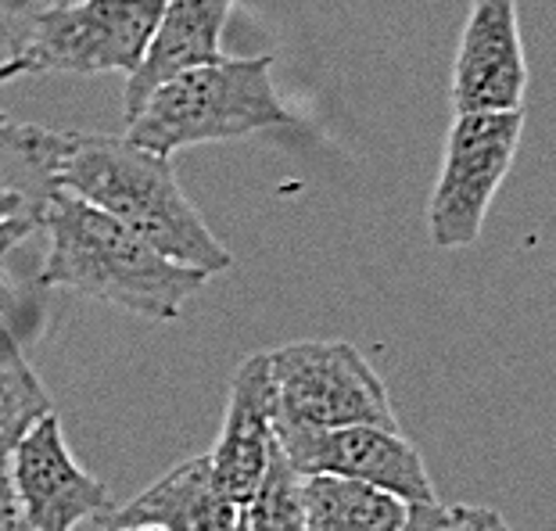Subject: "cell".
Returning <instances> with one entry per match:
<instances>
[{"instance_id": "21", "label": "cell", "mask_w": 556, "mask_h": 531, "mask_svg": "<svg viewBox=\"0 0 556 531\" xmlns=\"http://www.w3.org/2000/svg\"><path fill=\"white\" fill-rule=\"evenodd\" d=\"M18 76H26V65L18 62V58H8L4 65H0V87H4V83H11V79H18ZM0 123H8V112L0 109Z\"/></svg>"}, {"instance_id": "2", "label": "cell", "mask_w": 556, "mask_h": 531, "mask_svg": "<svg viewBox=\"0 0 556 531\" xmlns=\"http://www.w3.org/2000/svg\"><path fill=\"white\" fill-rule=\"evenodd\" d=\"M47 255L37 285L115 305L144 320L169 324L184 302L205 288L208 274L173 263L155 244L79 198L54 191L43 212Z\"/></svg>"}, {"instance_id": "5", "label": "cell", "mask_w": 556, "mask_h": 531, "mask_svg": "<svg viewBox=\"0 0 556 531\" xmlns=\"http://www.w3.org/2000/svg\"><path fill=\"white\" fill-rule=\"evenodd\" d=\"M165 0H68L33 22L15 54L29 73H126L144 62Z\"/></svg>"}, {"instance_id": "3", "label": "cell", "mask_w": 556, "mask_h": 531, "mask_svg": "<svg viewBox=\"0 0 556 531\" xmlns=\"http://www.w3.org/2000/svg\"><path fill=\"white\" fill-rule=\"evenodd\" d=\"M291 123L274 87V58H216L159 83L129 119L126 140L169 159L173 151L252 137Z\"/></svg>"}, {"instance_id": "23", "label": "cell", "mask_w": 556, "mask_h": 531, "mask_svg": "<svg viewBox=\"0 0 556 531\" xmlns=\"http://www.w3.org/2000/svg\"><path fill=\"white\" fill-rule=\"evenodd\" d=\"M0 531H29V528L22 517H15V521H0Z\"/></svg>"}, {"instance_id": "14", "label": "cell", "mask_w": 556, "mask_h": 531, "mask_svg": "<svg viewBox=\"0 0 556 531\" xmlns=\"http://www.w3.org/2000/svg\"><path fill=\"white\" fill-rule=\"evenodd\" d=\"M305 531H402L409 503L366 481L338 475L302 478Z\"/></svg>"}, {"instance_id": "18", "label": "cell", "mask_w": 556, "mask_h": 531, "mask_svg": "<svg viewBox=\"0 0 556 531\" xmlns=\"http://www.w3.org/2000/svg\"><path fill=\"white\" fill-rule=\"evenodd\" d=\"M434 531H514L503 521V514L489 506H448V517Z\"/></svg>"}, {"instance_id": "9", "label": "cell", "mask_w": 556, "mask_h": 531, "mask_svg": "<svg viewBox=\"0 0 556 531\" xmlns=\"http://www.w3.org/2000/svg\"><path fill=\"white\" fill-rule=\"evenodd\" d=\"M453 115L525 112L528 58L517 0H475L453 62Z\"/></svg>"}, {"instance_id": "12", "label": "cell", "mask_w": 556, "mask_h": 531, "mask_svg": "<svg viewBox=\"0 0 556 531\" xmlns=\"http://www.w3.org/2000/svg\"><path fill=\"white\" fill-rule=\"evenodd\" d=\"M241 506H233L216 485L208 456H191L162 475L155 485L134 495L126 506L104 517L101 524H151L162 531H233Z\"/></svg>"}, {"instance_id": "22", "label": "cell", "mask_w": 556, "mask_h": 531, "mask_svg": "<svg viewBox=\"0 0 556 531\" xmlns=\"http://www.w3.org/2000/svg\"><path fill=\"white\" fill-rule=\"evenodd\" d=\"M104 531H162V528H151V524H129V528H119V524H104Z\"/></svg>"}, {"instance_id": "11", "label": "cell", "mask_w": 556, "mask_h": 531, "mask_svg": "<svg viewBox=\"0 0 556 531\" xmlns=\"http://www.w3.org/2000/svg\"><path fill=\"white\" fill-rule=\"evenodd\" d=\"M233 0H165L159 29L151 37L144 62L126 79L123 115L126 123L140 112L159 83L173 79L184 68L208 65L223 58L219 37L227 29Z\"/></svg>"}, {"instance_id": "8", "label": "cell", "mask_w": 556, "mask_h": 531, "mask_svg": "<svg viewBox=\"0 0 556 531\" xmlns=\"http://www.w3.org/2000/svg\"><path fill=\"white\" fill-rule=\"evenodd\" d=\"M277 445L302 478L338 475L392 492L409 506L438 503L424 456L417 445L402 439V431L359 423V428L283 434V439H277Z\"/></svg>"}, {"instance_id": "15", "label": "cell", "mask_w": 556, "mask_h": 531, "mask_svg": "<svg viewBox=\"0 0 556 531\" xmlns=\"http://www.w3.org/2000/svg\"><path fill=\"white\" fill-rule=\"evenodd\" d=\"M26 330L0 320V459H8L18 439L47 413L51 395L26 356Z\"/></svg>"}, {"instance_id": "13", "label": "cell", "mask_w": 556, "mask_h": 531, "mask_svg": "<svg viewBox=\"0 0 556 531\" xmlns=\"http://www.w3.org/2000/svg\"><path fill=\"white\" fill-rule=\"evenodd\" d=\"M54 134L33 123H0V223L33 219L43 227V212L54 184Z\"/></svg>"}, {"instance_id": "7", "label": "cell", "mask_w": 556, "mask_h": 531, "mask_svg": "<svg viewBox=\"0 0 556 531\" xmlns=\"http://www.w3.org/2000/svg\"><path fill=\"white\" fill-rule=\"evenodd\" d=\"M8 475L29 531H76V524L104 521L115 510L109 485L90 478L68 453L58 413L22 434L8 456Z\"/></svg>"}, {"instance_id": "10", "label": "cell", "mask_w": 556, "mask_h": 531, "mask_svg": "<svg viewBox=\"0 0 556 531\" xmlns=\"http://www.w3.org/2000/svg\"><path fill=\"white\" fill-rule=\"evenodd\" d=\"M274 445V384H269L266 352H258V356L244 359L238 374H233L219 442L208 453L216 485L233 506L244 510V503L263 485Z\"/></svg>"}, {"instance_id": "6", "label": "cell", "mask_w": 556, "mask_h": 531, "mask_svg": "<svg viewBox=\"0 0 556 531\" xmlns=\"http://www.w3.org/2000/svg\"><path fill=\"white\" fill-rule=\"evenodd\" d=\"M520 134H525V112L456 115L428 202L434 248L453 252L481 238L489 208L517 159Z\"/></svg>"}, {"instance_id": "19", "label": "cell", "mask_w": 556, "mask_h": 531, "mask_svg": "<svg viewBox=\"0 0 556 531\" xmlns=\"http://www.w3.org/2000/svg\"><path fill=\"white\" fill-rule=\"evenodd\" d=\"M448 517V506L442 503H424V506H409V521L402 531H434Z\"/></svg>"}, {"instance_id": "17", "label": "cell", "mask_w": 556, "mask_h": 531, "mask_svg": "<svg viewBox=\"0 0 556 531\" xmlns=\"http://www.w3.org/2000/svg\"><path fill=\"white\" fill-rule=\"evenodd\" d=\"M43 227L33 219H11V223H0V320L22 327L26 334L33 338L37 334V324H40V309L33 302V294L22 291L15 280L4 274V258L15 252L18 244H26L33 233H40Z\"/></svg>"}, {"instance_id": "1", "label": "cell", "mask_w": 556, "mask_h": 531, "mask_svg": "<svg viewBox=\"0 0 556 531\" xmlns=\"http://www.w3.org/2000/svg\"><path fill=\"white\" fill-rule=\"evenodd\" d=\"M54 184L93 208L126 223L173 263L223 274L233 255L205 227L184 194L169 159L109 134H54Z\"/></svg>"}, {"instance_id": "16", "label": "cell", "mask_w": 556, "mask_h": 531, "mask_svg": "<svg viewBox=\"0 0 556 531\" xmlns=\"http://www.w3.org/2000/svg\"><path fill=\"white\" fill-rule=\"evenodd\" d=\"M244 531H305L302 475L288 464L280 445L269 453L263 485L244 503Z\"/></svg>"}, {"instance_id": "4", "label": "cell", "mask_w": 556, "mask_h": 531, "mask_svg": "<svg viewBox=\"0 0 556 531\" xmlns=\"http://www.w3.org/2000/svg\"><path fill=\"white\" fill-rule=\"evenodd\" d=\"M266 359L277 439L359 423L399 431L384 381L349 341H291Z\"/></svg>"}, {"instance_id": "24", "label": "cell", "mask_w": 556, "mask_h": 531, "mask_svg": "<svg viewBox=\"0 0 556 531\" xmlns=\"http://www.w3.org/2000/svg\"><path fill=\"white\" fill-rule=\"evenodd\" d=\"M233 531H244V517H241V521H238V528H233Z\"/></svg>"}, {"instance_id": "20", "label": "cell", "mask_w": 556, "mask_h": 531, "mask_svg": "<svg viewBox=\"0 0 556 531\" xmlns=\"http://www.w3.org/2000/svg\"><path fill=\"white\" fill-rule=\"evenodd\" d=\"M18 503H15V489H11V475H8V459H0V521H15Z\"/></svg>"}]
</instances>
